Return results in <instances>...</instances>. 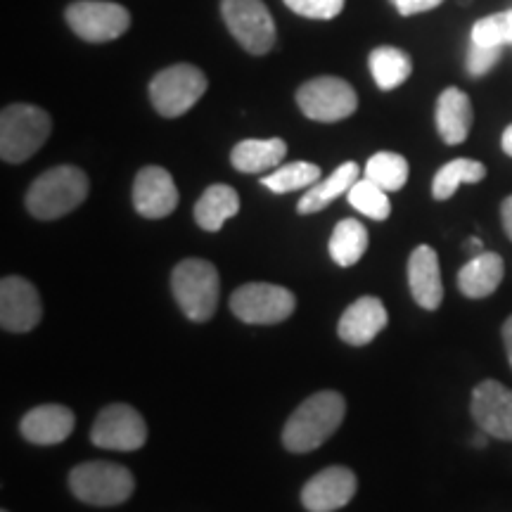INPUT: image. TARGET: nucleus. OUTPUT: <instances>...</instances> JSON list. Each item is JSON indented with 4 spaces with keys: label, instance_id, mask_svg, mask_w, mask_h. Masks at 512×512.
<instances>
[{
    "label": "nucleus",
    "instance_id": "16",
    "mask_svg": "<svg viewBox=\"0 0 512 512\" xmlns=\"http://www.w3.org/2000/svg\"><path fill=\"white\" fill-rule=\"evenodd\" d=\"M408 287H411L415 304L420 309H439L441 302H444V283H441L437 249L430 245L413 249L411 259H408Z\"/></svg>",
    "mask_w": 512,
    "mask_h": 512
},
{
    "label": "nucleus",
    "instance_id": "10",
    "mask_svg": "<svg viewBox=\"0 0 512 512\" xmlns=\"http://www.w3.org/2000/svg\"><path fill=\"white\" fill-rule=\"evenodd\" d=\"M67 24L86 43H110L131 27V12L107 0H76L64 12Z\"/></svg>",
    "mask_w": 512,
    "mask_h": 512
},
{
    "label": "nucleus",
    "instance_id": "20",
    "mask_svg": "<svg viewBox=\"0 0 512 512\" xmlns=\"http://www.w3.org/2000/svg\"><path fill=\"white\" fill-rule=\"evenodd\" d=\"M505 278V264L496 252H482L458 271V290L467 299L491 297Z\"/></svg>",
    "mask_w": 512,
    "mask_h": 512
},
{
    "label": "nucleus",
    "instance_id": "33",
    "mask_svg": "<svg viewBox=\"0 0 512 512\" xmlns=\"http://www.w3.org/2000/svg\"><path fill=\"white\" fill-rule=\"evenodd\" d=\"M441 3H444V0H394L396 10H399V15L403 17H413V15H420V12L434 10L439 8Z\"/></svg>",
    "mask_w": 512,
    "mask_h": 512
},
{
    "label": "nucleus",
    "instance_id": "7",
    "mask_svg": "<svg viewBox=\"0 0 512 512\" xmlns=\"http://www.w3.org/2000/svg\"><path fill=\"white\" fill-rule=\"evenodd\" d=\"M297 309V297L287 287L271 283H247L230 297V311L249 325L283 323Z\"/></svg>",
    "mask_w": 512,
    "mask_h": 512
},
{
    "label": "nucleus",
    "instance_id": "28",
    "mask_svg": "<svg viewBox=\"0 0 512 512\" xmlns=\"http://www.w3.org/2000/svg\"><path fill=\"white\" fill-rule=\"evenodd\" d=\"M320 181V166L309 162H292L271 171V174L261 178V185L268 188L275 195H285L292 190L311 188Z\"/></svg>",
    "mask_w": 512,
    "mask_h": 512
},
{
    "label": "nucleus",
    "instance_id": "39",
    "mask_svg": "<svg viewBox=\"0 0 512 512\" xmlns=\"http://www.w3.org/2000/svg\"><path fill=\"white\" fill-rule=\"evenodd\" d=\"M3 512H8V510H3Z\"/></svg>",
    "mask_w": 512,
    "mask_h": 512
},
{
    "label": "nucleus",
    "instance_id": "8",
    "mask_svg": "<svg viewBox=\"0 0 512 512\" xmlns=\"http://www.w3.org/2000/svg\"><path fill=\"white\" fill-rule=\"evenodd\" d=\"M223 22L247 53L266 55L275 46V22L264 0H223Z\"/></svg>",
    "mask_w": 512,
    "mask_h": 512
},
{
    "label": "nucleus",
    "instance_id": "5",
    "mask_svg": "<svg viewBox=\"0 0 512 512\" xmlns=\"http://www.w3.org/2000/svg\"><path fill=\"white\" fill-rule=\"evenodd\" d=\"M171 292L185 316L195 323H204L219 306V271L204 259H185L171 273Z\"/></svg>",
    "mask_w": 512,
    "mask_h": 512
},
{
    "label": "nucleus",
    "instance_id": "38",
    "mask_svg": "<svg viewBox=\"0 0 512 512\" xmlns=\"http://www.w3.org/2000/svg\"><path fill=\"white\" fill-rule=\"evenodd\" d=\"M389 3H394V0H389Z\"/></svg>",
    "mask_w": 512,
    "mask_h": 512
},
{
    "label": "nucleus",
    "instance_id": "15",
    "mask_svg": "<svg viewBox=\"0 0 512 512\" xmlns=\"http://www.w3.org/2000/svg\"><path fill=\"white\" fill-rule=\"evenodd\" d=\"M133 207L143 219H166L178 207L174 176L162 166H145L133 181Z\"/></svg>",
    "mask_w": 512,
    "mask_h": 512
},
{
    "label": "nucleus",
    "instance_id": "4",
    "mask_svg": "<svg viewBox=\"0 0 512 512\" xmlns=\"http://www.w3.org/2000/svg\"><path fill=\"white\" fill-rule=\"evenodd\" d=\"M69 489L81 503L95 508H114L126 503L136 491V479L124 465L91 460L69 472Z\"/></svg>",
    "mask_w": 512,
    "mask_h": 512
},
{
    "label": "nucleus",
    "instance_id": "23",
    "mask_svg": "<svg viewBox=\"0 0 512 512\" xmlns=\"http://www.w3.org/2000/svg\"><path fill=\"white\" fill-rule=\"evenodd\" d=\"M358 181V164L356 162H347L342 164L339 169L332 171V176L323 178L316 185H311L306 190V195H302V200L297 204V211L302 216L309 214H318L323 211L328 204H332L337 197L347 195V192L354 188V183Z\"/></svg>",
    "mask_w": 512,
    "mask_h": 512
},
{
    "label": "nucleus",
    "instance_id": "25",
    "mask_svg": "<svg viewBox=\"0 0 512 512\" xmlns=\"http://www.w3.org/2000/svg\"><path fill=\"white\" fill-rule=\"evenodd\" d=\"M368 249V230L361 221L344 219L339 221L330 238V256L337 266L349 268L361 261Z\"/></svg>",
    "mask_w": 512,
    "mask_h": 512
},
{
    "label": "nucleus",
    "instance_id": "3",
    "mask_svg": "<svg viewBox=\"0 0 512 512\" xmlns=\"http://www.w3.org/2000/svg\"><path fill=\"white\" fill-rule=\"evenodd\" d=\"M50 114L36 105H8L0 114V157L8 164H22L34 157L50 136Z\"/></svg>",
    "mask_w": 512,
    "mask_h": 512
},
{
    "label": "nucleus",
    "instance_id": "22",
    "mask_svg": "<svg viewBox=\"0 0 512 512\" xmlns=\"http://www.w3.org/2000/svg\"><path fill=\"white\" fill-rule=\"evenodd\" d=\"M240 211V195L230 185H209L204 195L195 204L197 226L207 233H219L223 223Z\"/></svg>",
    "mask_w": 512,
    "mask_h": 512
},
{
    "label": "nucleus",
    "instance_id": "12",
    "mask_svg": "<svg viewBox=\"0 0 512 512\" xmlns=\"http://www.w3.org/2000/svg\"><path fill=\"white\" fill-rule=\"evenodd\" d=\"M470 413L489 437L512 441V389L496 380H482L472 389Z\"/></svg>",
    "mask_w": 512,
    "mask_h": 512
},
{
    "label": "nucleus",
    "instance_id": "14",
    "mask_svg": "<svg viewBox=\"0 0 512 512\" xmlns=\"http://www.w3.org/2000/svg\"><path fill=\"white\" fill-rule=\"evenodd\" d=\"M358 479L349 467L332 465L313 475L302 489V505L309 512H335L356 496Z\"/></svg>",
    "mask_w": 512,
    "mask_h": 512
},
{
    "label": "nucleus",
    "instance_id": "2",
    "mask_svg": "<svg viewBox=\"0 0 512 512\" xmlns=\"http://www.w3.org/2000/svg\"><path fill=\"white\" fill-rule=\"evenodd\" d=\"M88 190H91V183H88V176L83 174L79 166L64 164L38 176L31 183L24 204H27L29 214L34 219L55 221L81 207L86 202Z\"/></svg>",
    "mask_w": 512,
    "mask_h": 512
},
{
    "label": "nucleus",
    "instance_id": "35",
    "mask_svg": "<svg viewBox=\"0 0 512 512\" xmlns=\"http://www.w3.org/2000/svg\"><path fill=\"white\" fill-rule=\"evenodd\" d=\"M501 335H503V344H505V354H508V361H510V368H512V316L503 323Z\"/></svg>",
    "mask_w": 512,
    "mask_h": 512
},
{
    "label": "nucleus",
    "instance_id": "31",
    "mask_svg": "<svg viewBox=\"0 0 512 512\" xmlns=\"http://www.w3.org/2000/svg\"><path fill=\"white\" fill-rule=\"evenodd\" d=\"M283 3L306 19H335L344 10V0H283Z\"/></svg>",
    "mask_w": 512,
    "mask_h": 512
},
{
    "label": "nucleus",
    "instance_id": "6",
    "mask_svg": "<svg viewBox=\"0 0 512 512\" xmlns=\"http://www.w3.org/2000/svg\"><path fill=\"white\" fill-rule=\"evenodd\" d=\"M207 93V76L192 64H174L150 81L152 107L166 119H176L200 102Z\"/></svg>",
    "mask_w": 512,
    "mask_h": 512
},
{
    "label": "nucleus",
    "instance_id": "32",
    "mask_svg": "<svg viewBox=\"0 0 512 512\" xmlns=\"http://www.w3.org/2000/svg\"><path fill=\"white\" fill-rule=\"evenodd\" d=\"M503 48H484L472 43L470 55H467V72L472 76H484L494 64L501 60Z\"/></svg>",
    "mask_w": 512,
    "mask_h": 512
},
{
    "label": "nucleus",
    "instance_id": "1",
    "mask_svg": "<svg viewBox=\"0 0 512 512\" xmlns=\"http://www.w3.org/2000/svg\"><path fill=\"white\" fill-rule=\"evenodd\" d=\"M347 401L339 392H318L290 415L283 430V444L292 453H309L323 446L342 425Z\"/></svg>",
    "mask_w": 512,
    "mask_h": 512
},
{
    "label": "nucleus",
    "instance_id": "17",
    "mask_svg": "<svg viewBox=\"0 0 512 512\" xmlns=\"http://www.w3.org/2000/svg\"><path fill=\"white\" fill-rule=\"evenodd\" d=\"M389 316L384 304L377 297H361L342 313L337 325V335L349 347H366L380 332L387 328Z\"/></svg>",
    "mask_w": 512,
    "mask_h": 512
},
{
    "label": "nucleus",
    "instance_id": "13",
    "mask_svg": "<svg viewBox=\"0 0 512 512\" xmlns=\"http://www.w3.org/2000/svg\"><path fill=\"white\" fill-rule=\"evenodd\" d=\"M43 304L38 290L19 275H5L0 283V325L8 332H31L41 323Z\"/></svg>",
    "mask_w": 512,
    "mask_h": 512
},
{
    "label": "nucleus",
    "instance_id": "26",
    "mask_svg": "<svg viewBox=\"0 0 512 512\" xmlns=\"http://www.w3.org/2000/svg\"><path fill=\"white\" fill-rule=\"evenodd\" d=\"M484 178H486V166L482 162H477V159H465V157L453 159V162L441 166V169L437 171V176H434L432 195H434V200H439V202L451 200L460 185L479 183V181H484Z\"/></svg>",
    "mask_w": 512,
    "mask_h": 512
},
{
    "label": "nucleus",
    "instance_id": "29",
    "mask_svg": "<svg viewBox=\"0 0 512 512\" xmlns=\"http://www.w3.org/2000/svg\"><path fill=\"white\" fill-rule=\"evenodd\" d=\"M347 200L351 207L373 221H387L389 214H392V202H389L387 190H382L380 185L368 181V178H358L354 188L347 192Z\"/></svg>",
    "mask_w": 512,
    "mask_h": 512
},
{
    "label": "nucleus",
    "instance_id": "21",
    "mask_svg": "<svg viewBox=\"0 0 512 512\" xmlns=\"http://www.w3.org/2000/svg\"><path fill=\"white\" fill-rule=\"evenodd\" d=\"M287 155V143L280 138H266V140H242L230 152V164L242 174H261V171L278 169Z\"/></svg>",
    "mask_w": 512,
    "mask_h": 512
},
{
    "label": "nucleus",
    "instance_id": "24",
    "mask_svg": "<svg viewBox=\"0 0 512 512\" xmlns=\"http://www.w3.org/2000/svg\"><path fill=\"white\" fill-rule=\"evenodd\" d=\"M368 64L380 91H394L413 74L411 55L394 46L375 48L368 57Z\"/></svg>",
    "mask_w": 512,
    "mask_h": 512
},
{
    "label": "nucleus",
    "instance_id": "19",
    "mask_svg": "<svg viewBox=\"0 0 512 512\" xmlns=\"http://www.w3.org/2000/svg\"><path fill=\"white\" fill-rule=\"evenodd\" d=\"M437 131L446 145L465 143L472 131V102L460 88H446L437 100Z\"/></svg>",
    "mask_w": 512,
    "mask_h": 512
},
{
    "label": "nucleus",
    "instance_id": "37",
    "mask_svg": "<svg viewBox=\"0 0 512 512\" xmlns=\"http://www.w3.org/2000/svg\"><path fill=\"white\" fill-rule=\"evenodd\" d=\"M486 437H489V434L479 430V434H475V437H472V446H477V448H484L486 444H489V441H486Z\"/></svg>",
    "mask_w": 512,
    "mask_h": 512
},
{
    "label": "nucleus",
    "instance_id": "30",
    "mask_svg": "<svg viewBox=\"0 0 512 512\" xmlns=\"http://www.w3.org/2000/svg\"><path fill=\"white\" fill-rule=\"evenodd\" d=\"M472 43L484 48H503L508 43L512 46V10L477 19L472 27Z\"/></svg>",
    "mask_w": 512,
    "mask_h": 512
},
{
    "label": "nucleus",
    "instance_id": "27",
    "mask_svg": "<svg viewBox=\"0 0 512 512\" xmlns=\"http://www.w3.org/2000/svg\"><path fill=\"white\" fill-rule=\"evenodd\" d=\"M408 174H411V166H408L406 157L396 155V152H377L366 164L368 181L380 185L387 192L401 190L408 183Z\"/></svg>",
    "mask_w": 512,
    "mask_h": 512
},
{
    "label": "nucleus",
    "instance_id": "11",
    "mask_svg": "<svg viewBox=\"0 0 512 512\" xmlns=\"http://www.w3.org/2000/svg\"><path fill=\"white\" fill-rule=\"evenodd\" d=\"M91 441L105 451H138L147 441V425L136 408L112 403L102 408L91 427Z\"/></svg>",
    "mask_w": 512,
    "mask_h": 512
},
{
    "label": "nucleus",
    "instance_id": "34",
    "mask_svg": "<svg viewBox=\"0 0 512 512\" xmlns=\"http://www.w3.org/2000/svg\"><path fill=\"white\" fill-rule=\"evenodd\" d=\"M501 221H503V228H505V235L512 240V195L505 197L503 204H501Z\"/></svg>",
    "mask_w": 512,
    "mask_h": 512
},
{
    "label": "nucleus",
    "instance_id": "18",
    "mask_svg": "<svg viewBox=\"0 0 512 512\" xmlns=\"http://www.w3.org/2000/svg\"><path fill=\"white\" fill-rule=\"evenodd\" d=\"M76 418L67 406L60 403H43V406L31 408L19 422L22 437L36 446H55L67 441L74 432Z\"/></svg>",
    "mask_w": 512,
    "mask_h": 512
},
{
    "label": "nucleus",
    "instance_id": "9",
    "mask_svg": "<svg viewBox=\"0 0 512 512\" xmlns=\"http://www.w3.org/2000/svg\"><path fill=\"white\" fill-rule=\"evenodd\" d=\"M297 105L304 117L323 124L349 119L358 107V95L351 83L339 76H318L297 91Z\"/></svg>",
    "mask_w": 512,
    "mask_h": 512
},
{
    "label": "nucleus",
    "instance_id": "36",
    "mask_svg": "<svg viewBox=\"0 0 512 512\" xmlns=\"http://www.w3.org/2000/svg\"><path fill=\"white\" fill-rule=\"evenodd\" d=\"M501 147H503V152L508 157H512V124L505 128L503 131V138H501Z\"/></svg>",
    "mask_w": 512,
    "mask_h": 512
}]
</instances>
